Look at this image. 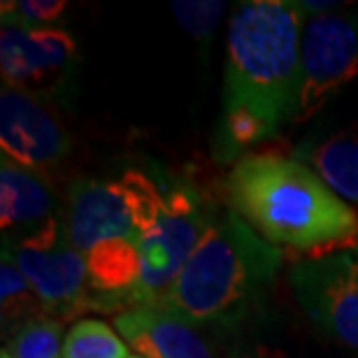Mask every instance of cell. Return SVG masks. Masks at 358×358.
<instances>
[{
	"label": "cell",
	"instance_id": "obj_1",
	"mask_svg": "<svg viewBox=\"0 0 358 358\" xmlns=\"http://www.w3.org/2000/svg\"><path fill=\"white\" fill-rule=\"evenodd\" d=\"M303 12L286 0L238 5L228 21L221 119L214 159L240 161L298 117Z\"/></svg>",
	"mask_w": 358,
	"mask_h": 358
},
{
	"label": "cell",
	"instance_id": "obj_2",
	"mask_svg": "<svg viewBox=\"0 0 358 358\" xmlns=\"http://www.w3.org/2000/svg\"><path fill=\"white\" fill-rule=\"evenodd\" d=\"M231 210L270 245L312 256L358 247V212L296 156L249 152L226 179Z\"/></svg>",
	"mask_w": 358,
	"mask_h": 358
},
{
	"label": "cell",
	"instance_id": "obj_3",
	"mask_svg": "<svg viewBox=\"0 0 358 358\" xmlns=\"http://www.w3.org/2000/svg\"><path fill=\"white\" fill-rule=\"evenodd\" d=\"M282 252L233 210L214 217L159 307L193 326L235 324L270 289Z\"/></svg>",
	"mask_w": 358,
	"mask_h": 358
},
{
	"label": "cell",
	"instance_id": "obj_4",
	"mask_svg": "<svg viewBox=\"0 0 358 358\" xmlns=\"http://www.w3.org/2000/svg\"><path fill=\"white\" fill-rule=\"evenodd\" d=\"M19 270L31 282L42 310L54 319L75 317L80 312L98 310V296L91 286L87 259L77 252L68 238V228L61 219L52 217L38 231L21 240H7Z\"/></svg>",
	"mask_w": 358,
	"mask_h": 358
},
{
	"label": "cell",
	"instance_id": "obj_5",
	"mask_svg": "<svg viewBox=\"0 0 358 358\" xmlns=\"http://www.w3.org/2000/svg\"><path fill=\"white\" fill-rule=\"evenodd\" d=\"M163 189H166V205L161 217L140 240L142 277L131 296L128 310L138 305H156L166 296L217 217L205 205L203 196H198V191L189 184L175 182Z\"/></svg>",
	"mask_w": 358,
	"mask_h": 358
},
{
	"label": "cell",
	"instance_id": "obj_6",
	"mask_svg": "<svg viewBox=\"0 0 358 358\" xmlns=\"http://www.w3.org/2000/svg\"><path fill=\"white\" fill-rule=\"evenodd\" d=\"M358 77V21L340 12L312 14L300 33V100L296 121L314 117Z\"/></svg>",
	"mask_w": 358,
	"mask_h": 358
},
{
	"label": "cell",
	"instance_id": "obj_7",
	"mask_svg": "<svg viewBox=\"0 0 358 358\" xmlns=\"http://www.w3.org/2000/svg\"><path fill=\"white\" fill-rule=\"evenodd\" d=\"M289 279L307 317L331 338L358 349V256L354 249L300 261Z\"/></svg>",
	"mask_w": 358,
	"mask_h": 358
},
{
	"label": "cell",
	"instance_id": "obj_8",
	"mask_svg": "<svg viewBox=\"0 0 358 358\" xmlns=\"http://www.w3.org/2000/svg\"><path fill=\"white\" fill-rule=\"evenodd\" d=\"M0 147L19 166L54 168L70 152V138L59 117L33 89L7 87L0 91Z\"/></svg>",
	"mask_w": 358,
	"mask_h": 358
},
{
	"label": "cell",
	"instance_id": "obj_9",
	"mask_svg": "<svg viewBox=\"0 0 358 358\" xmlns=\"http://www.w3.org/2000/svg\"><path fill=\"white\" fill-rule=\"evenodd\" d=\"M66 228L70 242L84 256L112 238H133L140 242L133 205L121 179H80L70 186Z\"/></svg>",
	"mask_w": 358,
	"mask_h": 358
},
{
	"label": "cell",
	"instance_id": "obj_10",
	"mask_svg": "<svg viewBox=\"0 0 358 358\" xmlns=\"http://www.w3.org/2000/svg\"><path fill=\"white\" fill-rule=\"evenodd\" d=\"M133 354L142 358H214L196 326L159 305H138L114 317Z\"/></svg>",
	"mask_w": 358,
	"mask_h": 358
},
{
	"label": "cell",
	"instance_id": "obj_11",
	"mask_svg": "<svg viewBox=\"0 0 358 358\" xmlns=\"http://www.w3.org/2000/svg\"><path fill=\"white\" fill-rule=\"evenodd\" d=\"M75 40L63 28H38L21 31L5 28L0 33V66L7 87L28 89V84H42L56 73L66 70L75 56Z\"/></svg>",
	"mask_w": 358,
	"mask_h": 358
},
{
	"label": "cell",
	"instance_id": "obj_12",
	"mask_svg": "<svg viewBox=\"0 0 358 358\" xmlns=\"http://www.w3.org/2000/svg\"><path fill=\"white\" fill-rule=\"evenodd\" d=\"M54 189L38 170L19 166L10 156L0 161V226L5 238L14 231H38L52 219Z\"/></svg>",
	"mask_w": 358,
	"mask_h": 358
},
{
	"label": "cell",
	"instance_id": "obj_13",
	"mask_svg": "<svg viewBox=\"0 0 358 358\" xmlns=\"http://www.w3.org/2000/svg\"><path fill=\"white\" fill-rule=\"evenodd\" d=\"M296 159L307 163L345 203L358 205V121L310 147H300Z\"/></svg>",
	"mask_w": 358,
	"mask_h": 358
},
{
	"label": "cell",
	"instance_id": "obj_14",
	"mask_svg": "<svg viewBox=\"0 0 358 358\" xmlns=\"http://www.w3.org/2000/svg\"><path fill=\"white\" fill-rule=\"evenodd\" d=\"M0 307H3V326H12L19 331L26 321L42 317V303L35 296L31 282L19 270L12 252L3 245V261H0Z\"/></svg>",
	"mask_w": 358,
	"mask_h": 358
},
{
	"label": "cell",
	"instance_id": "obj_15",
	"mask_svg": "<svg viewBox=\"0 0 358 358\" xmlns=\"http://www.w3.org/2000/svg\"><path fill=\"white\" fill-rule=\"evenodd\" d=\"M131 347L117 328L100 319H80L70 326L63 342V358H126Z\"/></svg>",
	"mask_w": 358,
	"mask_h": 358
},
{
	"label": "cell",
	"instance_id": "obj_16",
	"mask_svg": "<svg viewBox=\"0 0 358 358\" xmlns=\"http://www.w3.org/2000/svg\"><path fill=\"white\" fill-rule=\"evenodd\" d=\"M63 324L54 317H35L26 321L19 331H14L10 358H63Z\"/></svg>",
	"mask_w": 358,
	"mask_h": 358
},
{
	"label": "cell",
	"instance_id": "obj_17",
	"mask_svg": "<svg viewBox=\"0 0 358 358\" xmlns=\"http://www.w3.org/2000/svg\"><path fill=\"white\" fill-rule=\"evenodd\" d=\"M66 12L63 0H12L0 5V19L5 28L38 31L52 28V24Z\"/></svg>",
	"mask_w": 358,
	"mask_h": 358
},
{
	"label": "cell",
	"instance_id": "obj_18",
	"mask_svg": "<svg viewBox=\"0 0 358 358\" xmlns=\"http://www.w3.org/2000/svg\"><path fill=\"white\" fill-rule=\"evenodd\" d=\"M173 14L179 26L191 33L196 40H207L217 31V24L224 14V3H173Z\"/></svg>",
	"mask_w": 358,
	"mask_h": 358
},
{
	"label": "cell",
	"instance_id": "obj_19",
	"mask_svg": "<svg viewBox=\"0 0 358 358\" xmlns=\"http://www.w3.org/2000/svg\"><path fill=\"white\" fill-rule=\"evenodd\" d=\"M235 358H275V354L266 352V349H254V352H245V354H238Z\"/></svg>",
	"mask_w": 358,
	"mask_h": 358
},
{
	"label": "cell",
	"instance_id": "obj_20",
	"mask_svg": "<svg viewBox=\"0 0 358 358\" xmlns=\"http://www.w3.org/2000/svg\"><path fill=\"white\" fill-rule=\"evenodd\" d=\"M0 358H10V352H7V349H3V352H0Z\"/></svg>",
	"mask_w": 358,
	"mask_h": 358
},
{
	"label": "cell",
	"instance_id": "obj_21",
	"mask_svg": "<svg viewBox=\"0 0 358 358\" xmlns=\"http://www.w3.org/2000/svg\"><path fill=\"white\" fill-rule=\"evenodd\" d=\"M126 358H142V356H138V354H128Z\"/></svg>",
	"mask_w": 358,
	"mask_h": 358
},
{
	"label": "cell",
	"instance_id": "obj_22",
	"mask_svg": "<svg viewBox=\"0 0 358 358\" xmlns=\"http://www.w3.org/2000/svg\"><path fill=\"white\" fill-rule=\"evenodd\" d=\"M354 254H356V256H358V247H354Z\"/></svg>",
	"mask_w": 358,
	"mask_h": 358
}]
</instances>
